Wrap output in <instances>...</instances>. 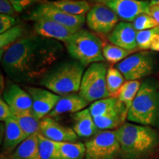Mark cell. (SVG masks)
Returning <instances> with one entry per match:
<instances>
[{"instance_id": "obj_25", "label": "cell", "mask_w": 159, "mask_h": 159, "mask_svg": "<svg viewBox=\"0 0 159 159\" xmlns=\"http://www.w3.org/2000/svg\"><path fill=\"white\" fill-rule=\"evenodd\" d=\"M27 29L25 26L17 25L8 30L0 34V56H2L5 52L12 44L22 38L27 36Z\"/></svg>"}, {"instance_id": "obj_19", "label": "cell", "mask_w": 159, "mask_h": 159, "mask_svg": "<svg viewBox=\"0 0 159 159\" xmlns=\"http://www.w3.org/2000/svg\"><path fill=\"white\" fill-rule=\"evenodd\" d=\"M128 109L122 104L108 114L95 117L94 120L99 130H110L111 129H118L125 122L128 118Z\"/></svg>"}, {"instance_id": "obj_22", "label": "cell", "mask_w": 159, "mask_h": 159, "mask_svg": "<svg viewBox=\"0 0 159 159\" xmlns=\"http://www.w3.org/2000/svg\"><path fill=\"white\" fill-rule=\"evenodd\" d=\"M48 2L61 11L73 16H85L91 8L90 2L85 0H55Z\"/></svg>"}, {"instance_id": "obj_11", "label": "cell", "mask_w": 159, "mask_h": 159, "mask_svg": "<svg viewBox=\"0 0 159 159\" xmlns=\"http://www.w3.org/2000/svg\"><path fill=\"white\" fill-rule=\"evenodd\" d=\"M119 18L106 6L97 4L87 13L85 21L91 30L102 35H108L119 23Z\"/></svg>"}, {"instance_id": "obj_2", "label": "cell", "mask_w": 159, "mask_h": 159, "mask_svg": "<svg viewBox=\"0 0 159 159\" xmlns=\"http://www.w3.org/2000/svg\"><path fill=\"white\" fill-rule=\"evenodd\" d=\"M116 132L120 144V156L125 159L144 157L159 144L158 132L150 126L125 122Z\"/></svg>"}, {"instance_id": "obj_23", "label": "cell", "mask_w": 159, "mask_h": 159, "mask_svg": "<svg viewBox=\"0 0 159 159\" xmlns=\"http://www.w3.org/2000/svg\"><path fill=\"white\" fill-rule=\"evenodd\" d=\"M58 159H85V146L80 142H57Z\"/></svg>"}, {"instance_id": "obj_4", "label": "cell", "mask_w": 159, "mask_h": 159, "mask_svg": "<svg viewBox=\"0 0 159 159\" xmlns=\"http://www.w3.org/2000/svg\"><path fill=\"white\" fill-rule=\"evenodd\" d=\"M85 66L77 61L55 66L39 81L42 85L59 96L75 94L80 89Z\"/></svg>"}, {"instance_id": "obj_35", "label": "cell", "mask_w": 159, "mask_h": 159, "mask_svg": "<svg viewBox=\"0 0 159 159\" xmlns=\"http://www.w3.org/2000/svg\"><path fill=\"white\" fill-rule=\"evenodd\" d=\"M12 117V110L8 104L4 100L3 98L0 99V120L5 122Z\"/></svg>"}, {"instance_id": "obj_31", "label": "cell", "mask_w": 159, "mask_h": 159, "mask_svg": "<svg viewBox=\"0 0 159 159\" xmlns=\"http://www.w3.org/2000/svg\"><path fill=\"white\" fill-rule=\"evenodd\" d=\"M158 32L159 26L150 30L137 32L136 42L138 48L144 51L150 49L152 41Z\"/></svg>"}, {"instance_id": "obj_32", "label": "cell", "mask_w": 159, "mask_h": 159, "mask_svg": "<svg viewBox=\"0 0 159 159\" xmlns=\"http://www.w3.org/2000/svg\"><path fill=\"white\" fill-rule=\"evenodd\" d=\"M132 25L137 32L150 30L159 26L156 20L148 13H142L138 16L134 20Z\"/></svg>"}, {"instance_id": "obj_27", "label": "cell", "mask_w": 159, "mask_h": 159, "mask_svg": "<svg viewBox=\"0 0 159 159\" xmlns=\"http://www.w3.org/2000/svg\"><path fill=\"white\" fill-rule=\"evenodd\" d=\"M141 85L142 83L139 80H127L120 89L117 98L126 106L128 111L133 104Z\"/></svg>"}, {"instance_id": "obj_29", "label": "cell", "mask_w": 159, "mask_h": 159, "mask_svg": "<svg viewBox=\"0 0 159 159\" xmlns=\"http://www.w3.org/2000/svg\"><path fill=\"white\" fill-rule=\"evenodd\" d=\"M134 51L128 50L122 47L113 44L107 43L103 47V57L110 63H117L125 60Z\"/></svg>"}, {"instance_id": "obj_12", "label": "cell", "mask_w": 159, "mask_h": 159, "mask_svg": "<svg viewBox=\"0 0 159 159\" xmlns=\"http://www.w3.org/2000/svg\"><path fill=\"white\" fill-rule=\"evenodd\" d=\"M25 89L33 99L32 114L39 121L49 114L61 98L59 95L41 88L26 86Z\"/></svg>"}, {"instance_id": "obj_30", "label": "cell", "mask_w": 159, "mask_h": 159, "mask_svg": "<svg viewBox=\"0 0 159 159\" xmlns=\"http://www.w3.org/2000/svg\"><path fill=\"white\" fill-rule=\"evenodd\" d=\"M39 149L40 159H58L57 142L45 138L39 133Z\"/></svg>"}, {"instance_id": "obj_24", "label": "cell", "mask_w": 159, "mask_h": 159, "mask_svg": "<svg viewBox=\"0 0 159 159\" xmlns=\"http://www.w3.org/2000/svg\"><path fill=\"white\" fill-rule=\"evenodd\" d=\"M12 117L19 123L26 138L33 134L40 133V121L33 116L32 112H12Z\"/></svg>"}, {"instance_id": "obj_33", "label": "cell", "mask_w": 159, "mask_h": 159, "mask_svg": "<svg viewBox=\"0 0 159 159\" xmlns=\"http://www.w3.org/2000/svg\"><path fill=\"white\" fill-rule=\"evenodd\" d=\"M18 21L13 16L5 14H0V33H5L14 26L17 25Z\"/></svg>"}, {"instance_id": "obj_40", "label": "cell", "mask_w": 159, "mask_h": 159, "mask_svg": "<svg viewBox=\"0 0 159 159\" xmlns=\"http://www.w3.org/2000/svg\"><path fill=\"white\" fill-rule=\"evenodd\" d=\"M136 1H149V0H136Z\"/></svg>"}, {"instance_id": "obj_7", "label": "cell", "mask_w": 159, "mask_h": 159, "mask_svg": "<svg viewBox=\"0 0 159 159\" xmlns=\"http://www.w3.org/2000/svg\"><path fill=\"white\" fill-rule=\"evenodd\" d=\"M156 55L152 52L142 51L131 55L118 63L116 68L127 80H139L153 72Z\"/></svg>"}, {"instance_id": "obj_18", "label": "cell", "mask_w": 159, "mask_h": 159, "mask_svg": "<svg viewBox=\"0 0 159 159\" xmlns=\"http://www.w3.org/2000/svg\"><path fill=\"white\" fill-rule=\"evenodd\" d=\"M73 119L75 122L73 130L80 138H89L99 133V128L89 108L75 113L73 115Z\"/></svg>"}, {"instance_id": "obj_8", "label": "cell", "mask_w": 159, "mask_h": 159, "mask_svg": "<svg viewBox=\"0 0 159 159\" xmlns=\"http://www.w3.org/2000/svg\"><path fill=\"white\" fill-rule=\"evenodd\" d=\"M85 146V159H116L121 152L116 130L99 132Z\"/></svg>"}, {"instance_id": "obj_39", "label": "cell", "mask_w": 159, "mask_h": 159, "mask_svg": "<svg viewBox=\"0 0 159 159\" xmlns=\"http://www.w3.org/2000/svg\"><path fill=\"white\" fill-rule=\"evenodd\" d=\"M150 6L159 5V0H150Z\"/></svg>"}, {"instance_id": "obj_5", "label": "cell", "mask_w": 159, "mask_h": 159, "mask_svg": "<svg viewBox=\"0 0 159 159\" xmlns=\"http://www.w3.org/2000/svg\"><path fill=\"white\" fill-rule=\"evenodd\" d=\"M75 61L83 66L104 61L102 40L91 32L80 29L64 43Z\"/></svg>"}, {"instance_id": "obj_34", "label": "cell", "mask_w": 159, "mask_h": 159, "mask_svg": "<svg viewBox=\"0 0 159 159\" xmlns=\"http://www.w3.org/2000/svg\"><path fill=\"white\" fill-rule=\"evenodd\" d=\"M11 2L16 13H22L25 9L29 7L33 4L37 3L41 0H9Z\"/></svg>"}, {"instance_id": "obj_10", "label": "cell", "mask_w": 159, "mask_h": 159, "mask_svg": "<svg viewBox=\"0 0 159 159\" xmlns=\"http://www.w3.org/2000/svg\"><path fill=\"white\" fill-rule=\"evenodd\" d=\"M89 2L108 7L116 13L119 19L126 22L134 21L142 13L149 14L150 1L136 0H90Z\"/></svg>"}, {"instance_id": "obj_6", "label": "cell", "mask_w": 159, "mask_h": 159, "mask_svg": "<svg viewBox=\"0 0 159 159\" xmlns=\"http://www.w3.org/2000/svg\"><path fill=\"white\" fill-rule=\"evenodd\" d=\"M107 65L94 63L84 71L79 94L89 103L111 97L107 89Z\"/></svg>"}, {"instance_id": "obj_15", "label": "cell", "mask_w": 159, "mask_h": 159, "mask_svg": "<svg viewBox=\"0 0 159 159\" xmlns=\"http://www.w3.org/2000/svg\"><path fill=\"white\" fill-rule=\"evenodd\" d=\"M80 29H75L55 21L39 20L35 21L34 30L36 35L47 39L66 42L75 33Z\"/></svg>"}, {"instance_id": "obj_13", "label": "cell", "mask_w": 159, "mask_h": 159, "mask_svg": "<svg viewBox=\"0 0 159 159\" xmlns=\"http://www.w3.org/2000/svg\"><path fill=\"white\" fill-rule=\"evenodd\" d=\"M40 134L57 142H76L79 138L72 128L61 125L49 116L40 121Z\"/></svg>"}, {"instance_id": "obj_26", "label": "cell", "mask_w": 159, "mask_h": 159, "mask_svg": "<svg viewBox=\"0 0 159 159\" xmlns=\"http://www.w3.org/2000/svg\"><path fill=\"white\" fill-rule=\"evenodd\" d=\"M123 104L117 97H108L95 101L89 106V111L93 118L102 116L115 110Z\"/></svg>"}, {"instance_id": "obj_41", "label": "cell", "mask_w": 159, "mask_h": 159, "mask_svg": "<svg viewBox=\"0 0 159 159\" xmlns=\"http://www.w3.org/2000/svg\"><path fill=\"white\" fill-rule=\"evenodd\" d=\"M85 1H88V2H89V1H90V0H85Z\"/></svg>"}, {"instance_id": "obj_9", "label": "cell", "mask_w": 159, "mask_h": 159, "mask_svg": "<svg viewBox=\"0 0 159 159\" xmlns=\"http://www.w3.org/2000/svg\"><path fill=\"white\" fill-rule=\"evenodd\" d=\"M25 19L33 21L49 20L75 29H82L85 21V16L68 14L51 5L48 1L43 2L37 5L29 12Z\"/></svg>"}, {"instance_id": "obj_36", "label": "cell", "mask_w": 159, "mask_h": 159, "mask_svg": "<svg viewBox=\"0 0 159 159\" xmlns=\"http://www.w3.org/2000/svg\"><path fill=\"white\" fill-rule=\"evenodd\" d=\"M0 13L1 14L14 16L16 12L9 0H0Z\"/></svg>"}, {"instance_id": "obj_16", "label": "cell", "mask_w": 159, "mask_h": 159, "mask_svg": "<svg viewBox=\"0 0 159 159\" xmlns=\"http://www.w3.org/2000/svg\"><path fill=\"white\" fill-rule=\"evenodd\" d=\"M136 35L137 31L132 23L121 21L109 34L108 39L111 43L128 50L134 51L138 49Z\"/></svg>"}, {"instance_id": "obj_3", "label": "cell", "mask_w": 159, "mask_h": 159, "mask_svg": "<svg viewBox=\"0 0 159 159\" xmlns=\"http://www.w3.org/2000/svg\"><path fill=\"white\" fill-rule=\"evenodd\" d=\"M127 119L135 124L158 126L159 85L156 80L149 78L142 83Z\"/></svg>"}, {"instance_id": "obj_21", "label": "cell", "mask_w": 159, "mask_h": 159, "mask_svg": "<svg viewBox=\"0 0 159 159\" xmlns=\"http://www.w3.org/2000/svg\"><path fill=\"white\" fill-rule=\"evenodd\" d=\"M39 134L37 133L27 137L16 148L11 159H40Z\"/></svg>"}, {"instance_id": "obj_28", "label": "cell", "mask_w": 159, "mask_h": 159, "mask_svg": "<svg viewBox=\"0 0 159 159\" xmlns=\"http://www.w3.org/2000/svg\"><path fill=\"white\" fill-rule=\"evenodd\" d=\"M125 78L116 67L108 68L106 75L107 89L111 97H118L119 93L125 83Z\"/></svg>"}, {"instance_id": "obj_42", "label": "cell", "mask_w": 159, "mask_h": 159, "mask_svg": "<svg viewBox=\"0 0 159 159\" xmlns=\"http://www.w3.org/2000/svg\"></svg>"}, {"instance_id": "obj_17", "label": "cell", "mask_w": 159, "mask_h": 159, "mask_svg": "<svg viewBox=\"0 0 159 159\" xmlns=\"http://www.w3.org/2000/svg\"><path fill=\"white\" fill-rule=\"evenodd\" d=\"M88 104L89 102L80 94H71L61 96L57 105L48 116L52 118L66 113L75 114L85 109Z\"/></svg>"}, {"instance_id": "obj_20", "label": "cell", "mask_w": 159, "mask_h": 159, "mask_svg": "<svg viewBox=\"0 0 159 159\" xmlns=\"http://www.w3.org/2000/svg\"><path fill=\"white\" fill-rule=\"evenodd\" d=\"M26 138L22 129L16 120L11 117L5 122V137L3 148L6 150L16 148Z\"/></svg>"}, {"instance_id": "obj_1", "label": "cell", "mask_w": 159, "mask_h": 159, "mask_svg": "<svg viewBox=\"0 0 159 159\" xmlns=\"http://www.w3.org/2000/svg\"><path fill=\"white\" fill-rule=\"evenodd\" d=\"M63 52L58 41L28 35L12 44L1 57L5 72L15 83H34L45 76Z\"/></svg>"}, {"instance_id": "obj_38", "label": "cell", "mask_w": 159, "mask_h": 159, "mask_svg": "<svg viewBox=\"0 0 159 159\" xmlns=\"http://www.w3.org/2000/svg\"><path fill=\"white\" fill-rule=\"evenodd\" d=\"M150 50L153 52H159V32L155 37L153 41H152Z\"/></svg>"}, {"instance_id": "obj_14", "label": "cell", "mask_w": 159, "mask_h": 159, "mask_svg": "<svg viewBox=\"0 0 159 159\" xmlns=\"http://www.w3.org/2000/svg\"><path fill=\"white\" fill-rule=\"evenodd\" d=\"M3 99L13 113L32 112L33 99L26 89L14 83H10L3 92Z\"/></svg>"}, {"instance_id": "obj_37", "label": "cell", "mask_w": 159, "mask_h": 159, "mask_svg": "<svg viewBox=\"0 0 159 159\" xmlns=\"http://www.w3.org/2000/svg\"><path fill=\"white\" fill-rule=\"evenodd\" d=\"M149 15L153 18L159 25V5L150 6Z\"/></svg>"}]
</instances>
